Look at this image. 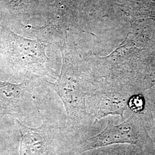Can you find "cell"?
Here are the masks:
<instances>
[{
	"label": "cell",
	"mask_w": 155,
	"mask_h": 155,
	"mask_svg": "<svg viewBox=\"0 0 155 155\" xmlns=\"http://www.w3.org/2000/svg\"><path fill=\"white\" fill-rule=\"evenodd\" d=\"M63 56L61 73L57 80L54 82H45L59 95L64 104L67 129L84 132L95 123L86 102L98 81L79 71L67 55Z\"/></svg>",
	"instance_id": "obj_1"
},
{
	"label": "cell",
	"mask_w": 155,
	"mask_h": 155,
	"mask_svg": "<svg viewBox=\"0 0 155 155\" xmlns=\"http://www.w3.org/2000/svg\"><path fill=\"white\" fill-rule=\"evenodd\" d=\"M118 144L152 145L153 143L147 130L142 113H132L127 120L118 125L109 120L102 132L83 141L81 144V150L82 152H84Z\"/></svg>",
	"instance_id": "obj_2"
},
{
	"label": "cell",
	"mask_w": 155,
	"mask_h": 155,
	"mask_svg": "<svg viewBox=\"0 0 155 155\" xmlns=\"http://www.w3.org/2000/svg\"><path fill=\"white\" fill-rule=\"evenodd\" d=\"M2 31L6 54L13 65L42 77L50 75V60L46 54L47 45L38 40L24 38L8 28H4Z\"/></svg>",
	"instance_id": "obj_3"
},
{
	"label": "cell",
	"mask_w": 155,
	"mask_h": 155,
	"mask_svg": "<svg viewBox=\"0 0 155 155\" xmlns=\"http://www.w3.org/2000/svg\"><path fill=\"white\" fill-rule=\"evenodd\" d=\"M132 94L98 81L87 97L89 113L95 122L107 116H120L124 119L128 109L127 103Z\"/></svg>",
	"instance_id": "obj_4"
},
{
	"label": "cell",
	"mask_w": 155,
	"mask_h": 155,
	"mask_svg": "<svg viewBox=\"0 0 155 155\" xmlns=\"http://www.w3.org/2000/svg\"><path fill=\"white\" fill-rule=\"evenodd\" d=\"M21 134L19 155H46L48 132L51 127L43 124L38 127H30L17 120Z\"/></svg>",
	"instance_id": "obj_5"
},
{
	"label": "cell",
	"mask_w": 155,
	"mask_h": 155,
	"mask_svg": "<svg viewBox=\"0 0 155 155\" xmlns=\"http://www.w3.org/2000/svg\"><path fill=\"white\" fill-rule=\"evenodd\" d=\"M29 84L27 80L19 84L0 81V114L16 117L21 113Z\"/></svg>",
	"instance_id": "obj_6"
},
{
	"label": "cell",
	"mask_w": 155,
	"mask_h": 155,
	"mask_svg": "<svg viewBox=\"0 0 155 155\" xmlns=\"http://www.w3.org/2000/svg\"><path fill=\"white\" fill-rule=\"evenodd\" d=\"M147 102L144 94L132 95L128 101L127 107L132 113H143L146 107Z\"/></svg>",
	"instance_id": "obj_7"
},
{
	"label": "cell",
	"mask_w": 155,
	"mask_h": 155,
	"mask_svg": "<svg viewBox=\"0 0 155 155\" xmlns=\"http://www.w3.org/2000/svg\"><path fill=\"white\" fill-rule=\"evenodd\" d=\"M29 0H11L9 5L10 6L13 8H17L20 7L21 6L24 5L26 2H27Z\"/></svg>",
	"instance_id": "obj_8"
}]
</instances>
